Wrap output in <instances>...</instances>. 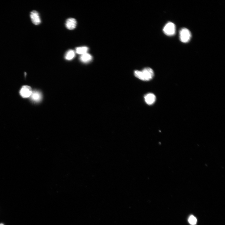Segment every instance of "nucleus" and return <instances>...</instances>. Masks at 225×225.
Instances as JSON below:
<instances>
[{
	"mask_svg": "<svg viewBox=\"0 0 225 225\" xmlns=\"http://www.w3.org/2000/svg\"><path fill=\"white\" fill-rule=\"evenodd\" d=\"M135 77L144 81H149L153 79L154 77V72L150 68H146L142 71H135L134 72Z\"/></svg>",
	"mask_w": 225,
	"mask_h": 225,
	"instance_id": "obj_1",
	"label": "nucleus"
},
{
	"mask_svg": "<svg viewBox=\"0 0 225 225\" xmlns=\"http://www.w3.org/2000/svg\"><path fill=\"white\" fill-rule=\"evenodd\" d=\"M190 31L186 28L181 29L179 32V37L180 41L184 43L189 42L191 38Z\"/></svg>",
	"mask_w": 225,
	"mask_h": 225,
	"instance_id": "obj_2",
	"label": "nucleus"
},
{
	"mask_svg": "<svg viewBox=\"0 0 225 225\" xmlns=\"http://www.w3.org/2000/svg\"><path fill=\"white\" fill-rule=\"evenodd\" d=\"M176 26L172 22H168L165 25L163 29L165 35L168 36L174 35L176 33Z\"/></svg>",
	"mask_w": 225,
	"mask_h": 225,
	"instance_id": "obj_3",
	"label": "nucleus"
},
{
	"mask_svg": "<svg viewBox=\"0 0 225 225\" xmlns=\"http://www.w3.org/2000/svg\"><path fill=\"white\" fill-rule=\"evenodd\" d=\"M32 92V89L30 87L25 85L23 86L21 89L20 94L23 98H27L31 97Z\"/></svg>",
	"mask_w": 225,
	"mask_h": 225,
	"instance_id": "obj_4",
	"label": "nucleus"
},
{
	"mask_svg": "<svg viewBox=\"0 0 225 225\" xmlns=\"http://www.w3.org/2000/svg\"><path fill=\"white\" fill-rule=\"evenodd\" d=\"M30 18L31 21L34 24L38 25L41 24V20L39 13L35 11H33L31 12Z\"/></svg>",
	"mask_w": 225,
	"mask_h": 225,
	"instance_id": "obj_5",
	"label": "nucleus"
},
{
	"mask_svg": "<svg viewBox=\"0 0 225 225\" xmlns=\"http://www.w3.org/2000/svg\"><path fill=\"white\" fill-rule=\"evenodd\" d=\"M31 100L35 103H38L42 100V95L41 93L39 91H34L32 92L31 96Z\"/></svg>",
	"mask_w": 225,
	"mask_h": 225,
	"instance_id": "obj_6",
	"label": "nucleus"
},
{
	"mask_svg": "<svg viewBox=\"0 0 225 225\" xmlns=\"http://www.w3.org/2000/svg\"><path fill=\"white\" fill-rule=\"evenodd\" d=\"M77 25V21L76 20L73 18L68 19L66 21L65 26L68 29L73 30L75 29Z\"/></svg>",
	"mask_w": 225,
	"mask_h": 225,
	"instance_id": "obj_7",
	"label": "nucleus"
},
{
	"mask_svg": "<svg viewBox=\"0 0 225 225\" xmlns=\"http://www.w3.org/2000/svg\"><path fill=\"white\" fill-rule=\"evenodd\" d=\"M144 99L145 102L148 105H151L154 103L156 98L154 94L148 93L145 95Z\"/></svg>",
	"mask_w": 225,
	"mask_h": 225,
	"instance_id": "obj_8",
	"label": "nucleus"
},
{
	"mask_svg": "<svg viewBox=\"0 0 225 225\" xmlns=\"http://www.w3.org/2000/svg\"><path fill=\"white\" fill-rule=\"evenodd\" d=\"M93 57L91 55L88 53L81 55L80 57V60L85 63H90L92 60Z\"/></svg>",
	"mask_w": 225,
	"mask_h": 225,
	"instance_id": "obj_9",
	"label": "nucleus"
},
{
	"mask_svg": "<svg viewBox=\"0 0 225 225\" xmlns=\"http://www.w3.org/2000/svg\"><path fill=\"white\" fill-rule=\"evenodd\" d=\"M75 52L74 51L69 50L66 53L65 58L67 60H71L75 58Z\"/></svg>",
	"mask_w": 225,
	"mask_h": 225,
	"instance_id": "obj_10",
	"label": "nucleus"
},
{
	"mask_svg": "<svg viewBox=\"0 0 225 225\" xmlns=\"http://www.w3.org/2000/svg\"><path fill=\"white\" fill-rule=\"evenodd\" d=\"M89 50V48L86 46L79 47L76 49V52L78 54L81 55L87 53Z\"/></svg>",
	"mask_w": 225,
	"mask_h": 225,
	"instance_id": "obj_11",
	"label": "nucleus"
},
{
	"mask_svg": "<svg viewBox=\"0 0 225 225\" xmlns=\"http://www.w3.org/2000/svg\"><path fill=\"white\" fill-rule=\"evenodd\" d=\"M188 222L192 225L196 224L197 222L196 218L193 215L190 216L188 219Z\"/></svg>",
	"mask_w": 225,
	"mask_h": 225,
	"instance_id": "obj_12",
	"label": "nucleus"
},
{
	"mask_svg": "<svg viewBox=\"0 0 225 225\" xmlns=\"http://www.w3.org/2000/svg\"><path fill=\"white\" fill-rule=\"evenodd\" d=\"M0 225H4V224H0Z\"/></svg>",
	"mask_w": 225,
	"mask_h": 225,
	"instance_id": "obj_13",
	"label": "nucleus"
}]
</instances>
